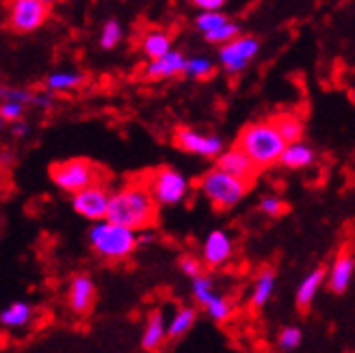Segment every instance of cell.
Masks as SVG:
<instances>
[{
  "instance_id": "6da1fadb",
  "label": "cell",
  "mask_w": 355,
  "mask_h": 353,
  "mask_svg": "<svg viewBox=\"0 0 355 353\" xmlns=\"http://www.w3.org/2000/svg\"><path fill=\"white\" fill-rule=\"evenodd\" d=\"M158 217V204L154 202L146 180H135L111 191L106 219L128 225L132 230L152 227Z\"/></svg>"
},
{
  "instance_id": "7a4b0ae2",
  "label": "cell",
  "mask_w": 355,
  "mask_h": 353,
  "mask_svg": "<svg viewBox=\"0 0 355 353\" xmlns=\"http://www.w3.org/2000/svg\"><path fill=\"white\" fill-rule=\"evenodd\" d=\"M87 241L92 252L109 264H117L128 260L137 250V230L128 225L115 223L111 219H100L92 221V227L87 232Z\"/></svg>"
},
{
  "instance_id": "3957f363",
  "label": "cell",
  "mask_w": 355,
  "mask_h": 353,
  "mask_svg": "<svg viewBox=\"0 0 355 353\" xmlns=\"http://www.w3.org/2000/svg\"><path fill=\"white\" fill-rule=\"evenodd\" d=\"M236 146L252 158L258 169H266L271 165H277L284 148H286V141L279 135L273 119H262L241 130Z\"/></svg>"
},
{
  "instance_id": "277c9868",
  "label": "cell",
  "mask_w": 355,
  "mask_h": 353,
  "mask_svg": "<svg viewBox=\"0 0 355 353\" xmlns=\"http://www.w3.org/2000/svg\"><path fill=\"white\" fill-rule=\"evenodd\" d=\"M198 189L217 210H230L236 204H241V200L250 193L252 182L236 178V175L227 173L215 165L200 178Z\"/></svg>"
},
{
  "instance_id": "5b68a950",
  "label": "cell",
  "mask_w": 355,
  "mask_h": 353,
  "mask_svg": "<svg viewBox=\"0 0 355 353\" xmlns=\"http://www.w3.org/2000/svg\"><path fill=\"white\" fill-rule=\"evenodd\" d=\"M50 182L63 193H76L85 187L102 182V169L85 156L67 158L50 165Z\"/></svg>"
},
{
  "instance_id": "8992f818",
  "label": "cell",
  "mask_w": 355,
  "mask_h": 353,
  "mask_svg": "<svg viewBox=\"0 0 355 353\" xmlns=\"http://www.w3.org/2000/svg\"><path fill=\"white\" fill-rule=\"evenodd\" d=\"M146 184L158 206H180L191 196V182L187 175L175 167H158L154 169Z\"/></svg>"
},
{
  "instance_id": "52a82bcc",
  "label": "cell",
  "mask_w": 355,
  "mask_h": 353,
  "mask_svg": "<svg viewBox=\"0 0 355 353\" xmlns=\"http://www.w3.org/2000/svg\"><path fill=\"white\" fill-rule=\"evenodd\" d=\"M7 28L15 35H31L40 31L50 17V7L44 0H7Z\"/></svg>"
},
{
  "instance_id": "ba28073f",
  "label": "cell",
  "mask_w": 355,
  "mask_h": 353,
  "mask_svg": "<svg viewBox=\"0 0 355 353\" xmlns=\"http://www.w3.org/2000/svg\"><path fill=\"white\" fill-rule=\"evenodd\" d=\"M260 52V40L254 35H236L234 40H230L219 46L217 61L223 67V72L230 76H236L245 72L252 65V61L258 57Z\"/></svg>"
},
{
  "instance_id": "9c48e42d",
  "label": "cell",
  "mask_w": 355,
  "mask_h": 353,
  "mask_svg": "<svg viewBox=\"0 0 355 353\" xmlns=\"http://www.w3.org/2000/svg\"><path fill=\"white\" fill-rule=\"evenodd\" d=\"M173 146L178 150H182L187 154L200 156V158H217L221 154L223 139L219 135H210V132H202L189 126H180L173 132Z\"/></svg>"
},
{
  "instance_id": "30bf717a",
  "label": "cell",
  "mask_w": 355,
  "mask_h": 353,
  "mask_svg": "<svg viewBox=\"0 0 355 353\" xmlns=\"http://www.w3.org/2000/svg\"><path fill=\"white\" fill-rule=\"evenodd\" d=\"M98 286L89 273H74L65 286V306L76 316H87L96 306Z\"/></svg>"
},
{
  "instance_id": "8fae6325",
  "label": "cell",
  "mask_w": 355,
  "mask_h": 353,
  "mask_svg": "<svg viewBox=\"0 0 355 353\" xmlns=\"http://www.w3.org/2000/svg\"><path fill=\"white\" fill-rule=\"evenodd\" d=\"M109 198L111 191L102 182H96L72 193V210L87 221H100L106 217V210H109Z\"/></svg>"
},
{
  "instance_id": "7c38bea8",
  "label": "cell",
  "mask_w": 355,
  "mask_h": 353,
  "mask_svg": "<svg viewBox=\"0 0 355 353\" xmlns=\"http://www.w3.org/2000/svg\"><path fill=\"white\" fill-rule=\"evenodd\" d=\"M234 256V241L225 230H212L202 243V262L208 269H219Z\"/></svg>"
},
{
  "instance_id": "4fadbf2b",
  "label": "cell",
  "mask_w": 355,
  "mask_h": 353,
  "mask_svg": "<svg viewBox=\"0 0 355 353\" xmlns=\"http://www.w3.org/2000/svg\"><path fill=\"white\" fill-rule=\"evenodd\" d=\"M184 61H187V55L182 50H167L165 55L156 57V59H148L146 67H144V76L146 80L150 83H158V80H169V78H175L182 74L184 69Z\"/></svg>"
},
{
  "instance_id": "5bb4252c",
  "label": "cell",
  "mask_w": 355,
  "mask_h": 353,
  "mask_svg": "<svg viewBox=\"0 0 355 353\" xmlns=\"http://www.w3.org/2000/svg\"><path fill=\"white\" fill-rule=\"evenodd\" d=\"M215 165L217 167H221L223 171H227V173H232V175H236V178H243V180H247V182H254L256 180V175H258V165L252 161L250 156H247L239 146H234V148H223L221 150V154L215 158Z\"/></svg>"
},
{
  "instance_id": "9a60e30c",
  "label": "cell",
  "mask_w": 355,
  "mask_h": 353,
  "mask_svg": "<svg viewBox=\"0 0 355 353\" xmlns=\"http://www.w3.org/2000/svg\"><path fill=\"white\" fill-rule=\"evenodd\" d=\"M13 100V102H22L26 107H37L40 111H52L57 107L55 94L50 92H33L28 87H15V85H5L0 83V102Z\"/></svg>"
},
{
  "instance_id": "2e32d148",
  "label": "cell",
  "mask_w": 355,
  "mask_h": 353,
  "mask_svg": "<svg viewBox=\"0 0 355 353\" xmlns=\"http://www.w3.org/2000/svg\"><path fill=\"white\" fill-rule=\"evenodd\" d=\"M355 275V258L351 252H338V256L334 258V262L329 264L327 275H325V284L331 293L343 295L347 293V289L351 286Z\"/></svg>"
},
{
  "instance_id": "e0dca14e",
  "label": "cell",
  "mask_w": 355,
  "mask_h": 353,
  "mask_svg": "<svg viewBox=\"0 0 355 353\" xmlns=\"http://www.w3.org/2000/svg\"><path fill=\"white\" fill-rule=\"evenodd\" d=\"M37 310L28 302H11L0 310V327H5L9 332H22L33 325Z\"/></svg>"
},
{
  "instance_id": "ac0fdd59",
  "label": "cell",
  "mask_w": 355,
  "mask_h": 353,
  "mask_svg": "<svg viewBox=\"0 0 355 353\" xmlns=\"http://www.w3.org/2000/svg\"><path fill=\"white\" fill-rule=\"evenodd\" d=\"M167 343V319L163 310H152L144 323L141 334V349L144 351H158Z\"/></svg>"
},
{
  "instance_id": "d6986e66",
  "label": "cell",
  "mask_w": 355,
  "mask_h": 353,
  "mask_svg": "<svg viewBox=\"0 0 355 353\" xmlns=\"http://www.w3.org/2000/svg\"><path fill=\"white\" fill-rule=\"evenodd\" d=\"M87 74L80 69H57L44 78V89L50 94H69L87 85Z\"/></svg>"
},
{
  "instance_id": "ffe728a7",
  "label": "cell",
  "mask_w": 355,
  "mask_h": 353,
  "mask_svg": "<svg viewBox=\"0 0 355 353\" xmlns=\"http://www.w3.org/2000/svg\"><path fill=\"white\" fill-rule=\"evenodd\" d=\"M316 161V152L312 146H308L304 139L293 141V144H286L282 156H279V165L286 169H306Z\"/></svg>"
},
{
  "instance_id": "44dd1931",
  "label": "cell",
  "mask_w": 355,
  "mask_h": 353,
  "mask_svg": "<svg viewBox=\"0 0 355 353\" xmlns=\"http://www.w3.org/2000/svg\"><path fill=\"white\" fill-rule=\"evenodd\" d=\"M139 48L144 52L146 59H156L165 55L167 50L173 48V37L169 31H163V28H150L141 35V42H139Z\"/></svg>"
},
{
  "instance_id": "7402d4cb",
  "label": "cell",
  "mask_w": 355,
  "mask_h": 353,
  "mask_svg": "<svg viewBox=\"0 0 355 353\" xmlns=\"http://www.w3.org/2000/svg\"><path fill=\"white\" fill-rule=\"evenodd\" d=\"M325 275H327V269L316 267L304 279H301V284L297 286V295H295V302H297V306L301 310L310 308V304L314 302V297L318 295V291H321V286H323Z\"/></svg>"
},
{
  "instance_id": "603a6c76",
  "label": "cell",
  "mask_w": 355,
  "mask_h": 353,
  "mask_svg": "<svg viewBox=\"0 0 355 353\" xmlns=\"http://www.w3.org/2000/svg\"><path fill=\"white\" fill-rule=\"evenodd\" d=\"M275 271L273 269H262L256 279H254V286H252V295H250V306L254 310H262L266 304L271 302V297L275 293Z\"/></svg>"
},
{
  "instance_id": "cb8c5ba5",
  "label": "cell",
  "mask_w": 355,
  "mask_h": 353,
  "mask_svg": "<svg viewBox=\"0 0 355 353\" xmlns=\"http://www.w3.org/2000/svg\"><path fill=\"white\" fill-rule=\"evenodd\" d=\"M195 321H198V310L193 306H180L175 308L171 319L167 321V341H180L193 329Z\"/></svg>"
},
{
  "instance_id": "d4e9b609",
  "label": "cell",
  "mask_w": 355,
  "mask_h": 353,
  "mask_svg": "<svg viewBox=\"0 0 355 353\" xmlns=\"http://www.w3.org/2000/svg\"><path fill=\"white\" fill-rule=\"evenodd\" d=\"M202 308H204V312H206L215 323H225V321H230V316H232V312H234L232 302H230L227 297H223L221 293H215V295H212Z\"/></svg>"
},
{
  "instance_id": "484cf974",
  "label": "cell",
  "mask_w": 355,
  "mask_h": 353,
  "mask_svg": "<svg viewBox=\"0 0 355 353\" xmlns=\"http://www.w3.org/2000/svg\"><path fill=\"white\" fill-rule=\"evenodd\" d=\"M182 74L193 80H206L215 74V61L208 57H187Z\"/></svg>"
},
{
  "instance_id": "4316f807",
  "label": "cell",
  "mask_w": 355,
  "mask_h": 353,
  "mask_svg": "<svg viewBox=\"0 0 355 353\" xmlns=\"http://www.w3.org/2000/svg\"><path fill=\"white\" fill-rule=\"evenodd\" d=\"M123 40V26L119 20L111 17V20H106L100 28V35H98V46L102 50H115Z\"/></svg>"
},
{
  "instance_id": "83f0119b",
  "label": "cell",
  "mask_w": 355,
  "mask_h": 353,
  "mask_svg": "<svg viewBox=\"0 0 355 353\" xmlns=\"http://www.w3.org/2000/svg\"><path fill=\"white\" fill-rule=\"evenodd\" d=\"M275 126L279 130V135L284 137V141L286 144H293V141H299L304 139V123H301V119H297L295 115H277L273 117Z\"/></svg>"
},
{
  "instance_id": "f1b7e54d",
  "label": "cell",
  "mask_w": 355,
  "mask_h": 353,
  "mask_svg": "<svg viewBox=\"0 0 355 353\" xmlns=\"http://www.w3.org/2000/svg\"><path fill=\"white\" fill-rule=\"evenodd\" d=\"M236 35H241V24L234 22V20H225L221 26H217V28H212V31L204 33V42L210 44V46H217V48H219L221 44H225V42H230V40H234Z\"/></svg>"
},
{
  "instance_id": "f546056e",
  "label": "cell",
  "mask_w": 355,
  "mask_h": 353,
  "mask_svg": "<svg viewBox=\"0 0 355 353\" xmlns=\"http://www.w3.org/2000/svg\"><path fill=\"white\" fill-rule=\"evenodd\" d=\"M215 293H217V289H215V282H212L210 275L202 273V275L191 279V295H193L195 302H198V306H204Z\"/></svg>"
},
{
  "instance_id": "4dcf8cb0",
  "label": "cell",
  "mask_w": 355,
  "mask_h": 353,
  "mask_svg": "<svg viewBox=\"0 0 355 353\" xmlns=\"http://www.w3.org/2000/svg\"><path fill=\"white\" fill-rule=\"evenodd\" d=\"M225 20H230V17H227L221 9H212V11H200L198 15H195L193 24H195V28H198V31L204 35V33H208V31H212V28L221 26Z\"/></svg>"
},
{
  "instance_id": "1f68e13d",
  "label": "cell",
  "mask_w": 355,
  "mask_h": 353,
  "mask_svg": "<svg viewBox=\"0 0 355 353\" xmlns=\"http://www.w3.org/2000/svg\"><path fill=\"white\" fill-rule=\"evenodd\" d=\"M301 343H304V332H301L299 327H295V325L284 327L277 334V347L282 351H295V349L301 347Z\"/></svg>"
},
{
  "instance_id": "d6a6232c",
  "label": "cell",
  "mask_w": 355,
  "mask_h": 353,
  "mask_svg": "<svg viewBox=\"0 0 355 353\" xmlns=\"http://www.w3.org/2000/svg\"><path fill=\"white\" fill-rule=\"evenodd\" d=\"M26 104L22 102H13V100H5L0 102V115H3V119L7 123H13L17 119H24L26 117Z\"/></svg>"
},
{
  "instance_id": "836d02e7",
  "label": "cell",
  "mask_w": 355,
  "mask_h": 353,
  "mask_svg": "<svg viewBox=\"0 0 355 353\" xmlns=\"http://www.w3.org/2000/svg\"><path fill=\"white\" fill-rule=\"evenodd\" d=\"M258 208H260V213L266 217H279V215L286 213V204H284L277 196H264L258 202Z\"/></svg>"
},
{
  "instance_id": "e575fe53",
  "label": "cell",
  "mask_w": 355,
  "mask_h": 353,
  "mask_svg": "<svg viewBox=\"0 0 355 353\" xmlns=\"http://www.w3.org/2000/svg\"><path fill=\"white\" fill-rule=\"evenodd\" d=\"M178 267H180L182 275H187L189 279H193V277H198V275L204 273L206 264L198 256H182L180 260H178Z\"/></svg>"
},
{
  "instance_id": "d590c367",
  "label": "cell",
  "mask_w": 355,
  "mask_h": 353,
  "mask_svg": "<svg viewBox=\"0 0 355 353\" xmlns=\"http://www.w3.org/2000/svg\"><path fill=\"white\" fill-rule=\"evenodd\" d=\"M31 123L26 121V119H17V121H13L11 123V135L15 137V139H26L28 135H31Z\"/></svg>"
},
{
  "instance_id": "8d00e7d4",
  "label": "cell",
  "mask_w": 355,
  "mask_h": 353,
  "mask_svg": "<svg viewBox=\"0 0 355 353\" xmlns=\"http://www.w3.org/2000/svg\"><path fill=\"white\" fill-rule=\"evenodd\" d=\"M227 0H191L193 7H198L200 11H212V9H223Z\"/></svg>"
},
{
  "instance_id": "74e56055",
  "label": "cell",
  "mask_w": 355,
  "mask_h": 353,
  "mask_svg": "<svg viewBox=\"0 0 355 353\" xmlns=\"http://www.w3.org/2000/svg\"><path fill=\"white\" fill-rule=\"evenodd\" d=\"M156 243V234L152 232V227H144V230H137V245L139 247H150Z\"/></svg>"
},
{
  "instance_id": "f35d334b",
  "label": "cell",
  "mask_w": 355,
  "mask_h": 353,
  "mask_svg": "<svg viewBox=\"0 0 355 353\" xmlns=\"http://www.w3.org/2000/svg\"><path fill=\"white\" fill-rule=\"evenodd\" d=\"M44 3H46V5H48L50 9H52V7H55L57 3H61V0H44Z\"/></svg>"
},
{
  "instance_id": "ab89813d",
  "label": "cell",
  "mask_w": 355,
  "mask_h": 353,
  "mask_svg": "<svg viewBox=\"0 0 355 353\" xmlns=\"http://www.w3.org/2000/svg\"><path fill=\"white\" fill-rule=\"evenodd\" d=\"M5 126H7V121L3 119V115H0V135H3V130H5Z\"/></svg>"
},
{
  "instance_id": "60d3db41",
  "label": "cell",
  "mask_w": 355,
  "mask_h": 353,
  "mask_svg": "<svg viewBox=\"0 0 355 353\" xmlns=\"http://www.w3.org/2000/svg\"><path fill=\"white\" fill-rule=\"evenodd\" d=\"M351 100L355 102V85H353V89H351Z\"/></svg>"
}]
</instances>
